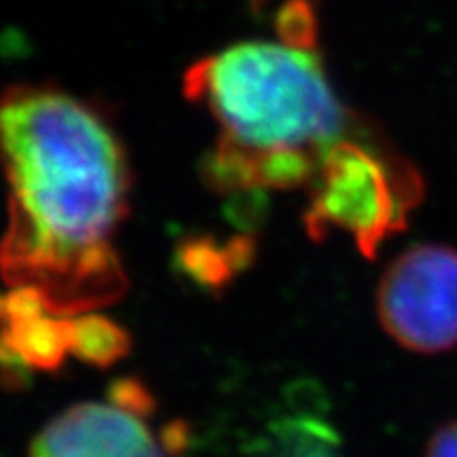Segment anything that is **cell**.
Here are the masks:
<instances>
[{"label": "cell", "mask_w": 457, "mask_h": 457, "mask_svg": "<svg viewBox=\"0 0 457 457\" xmlns=\"http://www.w3.org/2000/svg\"><path fill=\"white\" fill-rule=\"evenodd\" d=\"M424 457H457V420L449 421L432 434Z\"/></svg>", "instance_id": "7"}, {"label": "cell", "mask_w": 457, "mask_h": 457, "mask_svg": "<svg viewBox=\"0 0 457 457\" xmlns=\"http://www.w3.org/2000/svg\"><path fill=\"white\" fill-rule=\"evenodd\" d=\"M327 191L320 212L358 233H375L387 220L386 179L381 165L352 142L343 140L324 162Z\"/></svg>", "instance_id": "5"}, {"label": "cell", "mask_w": 457, "mask_h": 457, "mask_svg": "<svg viewBox=\"0 0 457 457\" xmlns=\"http://www.w3.org/2000/svg\"><path fill=\"white\" fill-rule=\"evenodd\" d=\"M11 185L4 270L51 301L117 293L111 237L128 205V163L108 125L72 96L17 87L3 102Z\"/></svg>", "instance_id": "1"}, {"label": "cell", "mask_w": 457, "mask_h": 457, "mask_svg": "<svg viewBox=\"0 0 457 457\" xmlns=\"http://www.w3.org/2000/svg\"><path fill=\"white\" fill-rule=\"evenodd\" d=\"M377 318L398 345L415 353L457 347V250L417 244L392 261L377 286Z\"/></svg>", "instance_id": "3"}, {"label": "cell", "mask_w": 457, "mask_h": 457, "mask_svg": "<svg viewBox=\"0 0 457 457\" xmlns=\"http://www.w3.org/2000/svg\"><path fill=\"white\" fill-rule=\"evenodd\" d=\"M128 339L117 327L106 320L83 318L71 324V350L81 358L94 360L98 364H108L125 350Z\"/></svg>", "instance_id": "6"}, {"label": "cell", "mask_w": 457, "mask_h": 457, "mask_svg": "<svg viewBox=\"0 0 457 457\" xmlns=\"http://www.w3.org/2000/svg\"><path fill=\"white\" fill-rule=\"evenodd\" d=\"M30 457H165L162 445L123 404L85 403L41 428Z\"/></svg>", "instance_id": "4"}, {"label": "cell", "mask_w": 457, "mask_h": 457, "mask_svg": "<svg viewBox=\"0 0 457 457\" xmlns=\"http://www.w3.org/2000/svg\"><path fill=\"white\" fill-rule=\"evenodd\" d=\"M187 91L220 125V168L254 185L301 182L343 142L345 108L305 47L237 43L193 68Z\"/></svg>", "instance_id": "2"}]
</instances>
